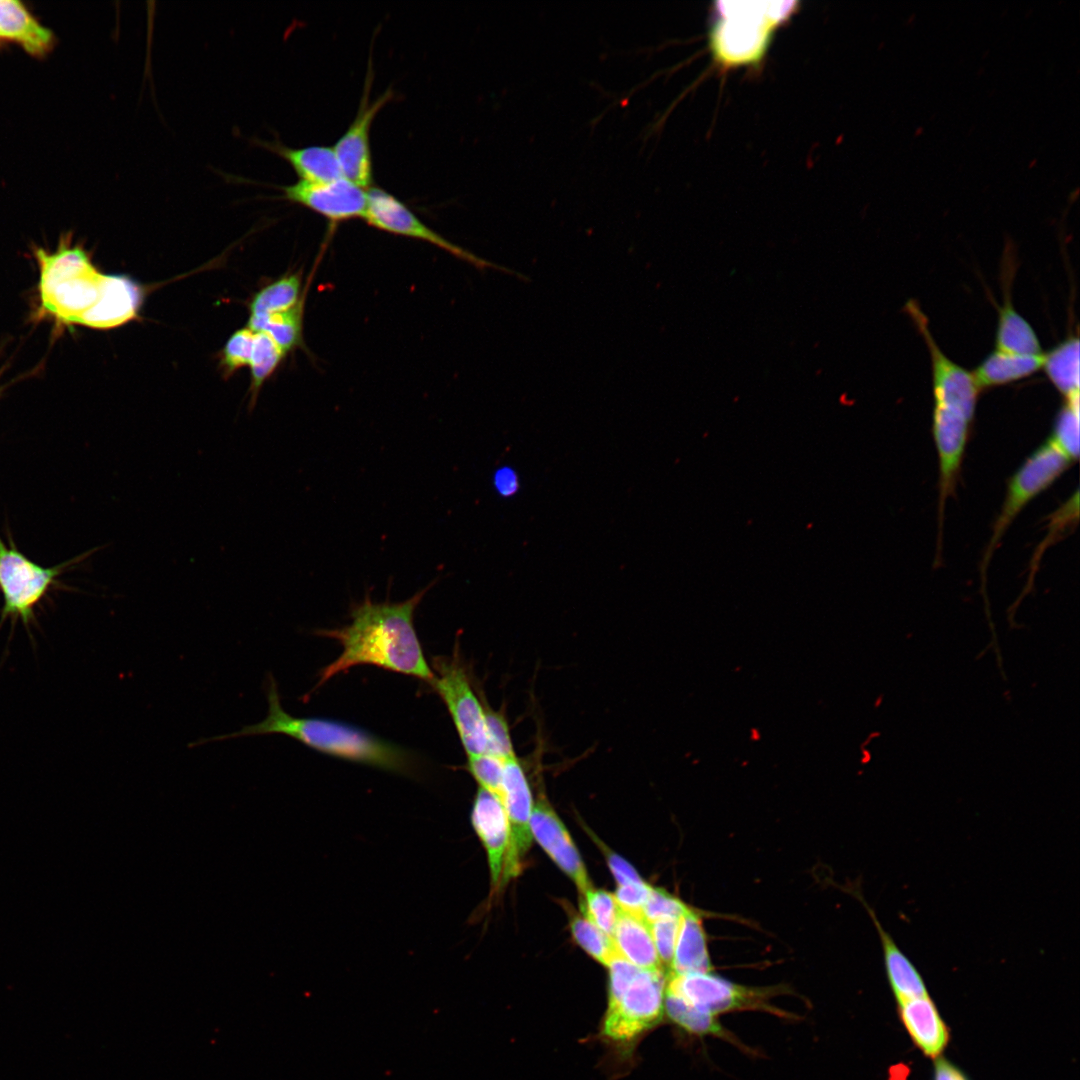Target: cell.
<instances>
[{"label":"cell","mask_w":1080,"mask_h":1080,"mask_svg":"<svg viewBox=\"0 0 1080 1080\" xmlns=\"http://www.w3.org/2000/svg\"><path fill=\"white\" fill-rule=\"evenodd\" d=\"M431 585L400 603H373L369 596L351 610V623L319 631L336 639L342 653L319 673L315 688L357 665H373L428 683L434 678L417 637L414 612Z\"/></svg>","instance_id":"obj_1"},{"label":"cell","mask_w":1080,"mask_h":1080,"mask_svg":"<svg viewBox=\"0 0 1080 1080\" xmlns=\"http://www.w3.org/2000/svg\"><path fill=\"white\" fill-rule=\"evenodd\" d=\"M470 819L487 855L491 886L497 890L501 885L511 840L506 811L497 796L479 787L473 800Z\"/></svg>","instance_id":"obj_16"},{"label":"cell","mask_w":1080,"mask_h":1080,"mask_svg":"<svg viewBox=\"0 0 1080 1080\" xmlns=\"http://www.w3.org/2000/svg\"><path fill=\"white\" fill-rule=\"evenodd\" d=\"M431 685L445 703L467 756L486 753L487 739L482 701L461 663L457 650L451 657H435Z\"/></svg>","instance_id":"obj_4"},{"label":"cell","mask_w":1080,"mask_h":1080,"mask_svg":"<svg viewBox=\"0 0 1080 1080\" xmlns=\"http://www.w3.org/2000/svg\"><path fill=\"white\" fill-rule=\"evenodd\" d=\"M971 421L955 408L934 404L932 432L939 461V537L945 503L955 488Z\"/></svg>","instance_id":"obj_14"},{"label":"cell","mask_w":1080,"mask_h":1080,"mask_svg":"<svg viewBox=\"0 0 1080 1080\" xmlns=\"http://www.w3.org/2000/svg\"><path fill=\"white\" fill-rule=\"evenodd\" d=\"M143 300L142 289L132 280L119 275H106L98 302L77 321L93 329H111L137 317Z\"/></svg>","instance_id":"obj_17"},{"label":"cell","mask_w":1080,"mask_h":1080,"mask_svg":"<svg viewBox=\"0 0 1080 1080\" xmlns=\"http://www.w3.org/2000/svg\"><path fill=\"white\" fill-rule=\"evenodd\" d=\"M904 310L929 350L934 404L955 408L973 420L981 391L973 373L953 362L939 348L930 332L928 319L915 300L907 301Z\"/></svg>","instance_id":"obj_11"},{"label":"cell","mask_w":1080,"mask_h":1080,"mask_svg":"<svg viewBox=\"0 0 1080 1080\" xmlns=\"http://www.w3.org/2000/svg\"><path fill=\"white\" fill-rule=\"evenodd\" d=\"M606 857L609 869L614 875L618 886L642 881L637 871L625 859L611 852H607Z\"/></svg>","instance_id":"obj_40"},{"label":"cell","mask_w":1080,"mask_h":1080,"mask_svg":"<svg viewBox=\"0 0 1080 1080\" xmlns=\"http://www.w3.org/2000/svg\"><path fill=\"white\" fill-rule=\"evenodd\" d=\"M254 332L248 327L236 331L226 342L222 352V367L226 375L249 365Z\"/></svg>","instance_id":"obj_37"},{"label":"cell","mask_w":1080,"mask_h":1080,"mask_svg":"<svg viewBox=\"0 0 1080 1080\" xmlns=\"http://www.w3.org/2000/svg\"><path fill=\"white\" fill-rule=\"evenodd\" d=\"M514 480L510 472H498L496 476V485L502 493L511 492Z\"/></svg>","instance_id":"obj_42"},{"label":"cell","mask_w":1080,"mask_h":1080,"mask_svg":"<svg viewBox=\"0 0 1080 1080\" xmlns=\"http://www.w3.org/2000/svg\"><path fill=\"white\" fill-rule=\"evenodd\" d=\"M1044 353L1023 355L994 350L972 372L983 388L1009 384L1029 377L1042 369Z\"/></svg>","instance_id":"obj_24"},{"label":"cell","mask_w":1080,"mask_h":1080,"mask_svg":"<svg viewBox=\"0 0 1080 1080\" xmlns=\"http://www.w3.org/2000/svg\"><path fill=\"white\" fill-rule=\"evenodd\" d=\"M264 688L268 712L262 721L233 733L199 739L191 746L240 737L283 734L318 752L340 759L399 774L415 772V755L369 731L341 721L288 714L281 705L277 683L270 673Z\"/></svg>","instance_id":"obj_2"},{"label":"cell","mask_w":1080,"mask_h":1080,"mask_svg":"<svg viewBox=\"0 0 1080 1080\" xmlns=\"http://www.w3.org/2000/svg\"><path fill=\"white\" fill-rule=\"evenodd\" d=\"M583 915L608 936H612L619 914L614 895L603 889H589L581 901Z\"/></svg>","instance_id":"obj_33"},{"label":"cell","mask_w":1080,"mask_h":1080,"mask_svg":"<svg viewBox=\"0 0 1080 1080\" xmlns=\"http://www.w3.org/2000/svg\"><path fill=\"white\" fill-rule=\"evenodd\" d=\"M2 373H3V368L0 369V378H1ZM1 392H2V388L0 387V394H1Z\"/></svg>","instance_id":"obj_43"},{"label":"cell","mask_w":1080,"mask_h":1080,"mask_svg":"<svg viewBox=\"0 0 1080 1080\" xmlns=\"http://www.w3.org/2000/svg\"><path fill=\"white\" fill-rule=\"evenodd\" d=\"M62 568L42 567L19 552L8 548L0 538V592L4 605L1 623L6 618L21 620L26 627L34 619V610L54 585Z\"/></svg>","instance_id":"obj_8"},{"label":"cell","mask_w":1080,"mask_h":1080,"mask_svg":"<svg viewBox=\"0 0 1080 1080\" xmlns=\"http://www.w3.org/2000/svg\"><path fill=\"white\" fill-rule=\"evenodd\" d=\"M1003 304L998 308L996 349L1004 352L1037 355L1042 349L1036 332L1013 307L1010 295L1011 278L1005 279Z\"/></svg>","instance_id":"obj_25"},{"label":"cell","mask_w":1080,"mask_h":1080,"mask_svg":"<svg viewBox=\"0 0 1080 1080\" xmlns=\"http://www.w3.org/2000/svg\"><path fill=\"white\" fill-rule=\"evenodd\" d=\"M865 906L879 933L888 980L898 1003L928 996L925 983L916 967L884 930L874 912L867 904Z\"/></svg>","instance_id":"obj_22"},{"label":"cell","mask_w":1080,"mask_h":1080,"mask_svg":"<svg viewBox=\"0 0 1080 1080\" xmlns=\"http://www.w3.org/2000/svg\"><path fill=\"white\" fill-rule=\"evenodd\" d=\"M530 829L532 836L555 864L585 894L592 888L586 868L566 827L544 795L533 805Z\"/></svg>","instance_id":"obj_15"},{"label":"cell","mask_w":1080,"mask_h":1080,"mask_svg":"<svg viewBox=\"0 0 1080 1080\" xmlns=\"http://www.w3.org/2000/svg\"><path fill=\"white\" fill-rule=\"evenodd\" d=\"M482 705L487 739L486 753L502 760L516 756L505 713L493 709L484 697Z\"/></svg>","instance_id":"obj_34"},{"label":"cell","mask_w":1080,"mask_h":1080,"mask_svg":"<svg viewBox=\"0 0 1080 1080\" xmlns=\"http://www.w3.org/2000/svg\"><path fill=\"white\" fill-rule=\"evenodd\" d=\"M301 277L299 274L286 275L256 293L249 305L248 325L270 315L287 311L297 305L300 299Z\"/></svg>","instance_id":"obj_27"},{"label":"cell","mask_w":1080,"mask_h":1080,"mask_svg":"<svg viewBox=\"0 0 1080 1080\" xmlns=\"http://www.w3.org/2000/svg\"><path fill=\"white\" fill-rule=\"evenodd\" d=\"M1071 464L1051 442L1039 447L1010 478L1000 514L993 525L981 565L982 577L995 548L1022 509L1048 488Z\"/></svg>","instance_id":"obj_5"},{"label":"cell","mask_w":1080,"mask_h":1080,"mask_svg":"<svg viewBox=\"0 0 1080 1080\" xmlns=\"http://www.w3.org/2000/svg\"><path fill=\"white\" fill-rule=\"evenodd\" d=\"M303 300L293 308L248 325L253 332H265L285 352L302 344Z\"/></svg>","instance_id":"obj_28"},{"label":"cell","mask_w":1080,"mask_h":1080,"mask_svg":"<svg viewBox=\"0 0 1080 1080\" xmlns=\"http://www.w3.org/2000/svg\"><path fill=\"white\" fill-rule=\"evenodd\" d=\"M362 218L371 227L427 242L478 269H498L526 280L525 276L489 262L450 242L422 222L404 202L383 188L371 186L367 190V204Z\"/></svg>","instance_id":"obj_7"},{"label":"cell","mask_w":1080,"mask_h":1080,"mask_svg":"<svg viewBox=\"0 0 1080 1080\" xmlns=\"http://www.w3.org/2000/svg\"><path fill=\"white\" fill-rule=\"evenodd\" d=\"M619 955L641 969L662 968L648 921L642 913L619 908L611 936Z\"/></svg>","instance_id":"obj_21"},{"label":"cell","mask_w":1080,"mask_h":1080,"mask_svg":"<svg viewBox=\"0 0 1080 1080\" xmlns=\"http://www.w3.org/2000/svg\"><path fill=\"white\" fill-rule=\"evenodd\" d=\"M935 1080H967L954 1065L942 1057L935 1061Z\"/></svg>","instance_id":"obj_41"},{"label":"cell","mask_w":1080,"mask_h":1080,"mask_svg":"<svg viewBox=\"0 0 1080 1080\" xmlns=\"http://www.w3.org/2000/svg\"><path fill=\"white\" fill-rule=\"evenodd\" d=\"M664 1007L669 1017L690 1033L719 1037L727 1036V1032L721 1026L717 1016L689 1005L680 997L666 991V989Z\"/></svg>","instance_id":"obj_30"},{"label":"cell","mask_w":1080,"mask_h":1080,"mask_svg":"<svg viewBox=\"0 0 1080 1080\" xmlns=\"http://www.w3.org/2000/svg\"><path fill=\"white\" fill-rule=\"evenodd\" d=\"M680 922L681 918H664L648 922L661 966L667 975L674 956Z\"/></svg>","instance_id":"obj_36"},{"label":"cell","mask_w":1080,"mask_h":1080,"mask_svg":"<svg viewBox=\"0 0 1080 1080\" xmlns=\"http://www.w3.org/2000/svg\"><path fill=\"white\" fill-rule=\"evenodd\" d=\"M285 352L265 332H254L252 351L249 361L251 368V386L249 409L256 404L258 393L267 378L275 371L285 356Z\"/></svg>","instance_id":"obj_29"},{"label":"cell","mask_w":1080,"mask_h":1080,"mask_svg":"<svg viewBox=\"0 0 1080 1080\" xmlns=\"http://www.w3.org/2000/svg\"><path fill=\"white\" fill-rule=\"evenodd\" d=\"M667 974L661 969H639L621 996L608 1003L604 1033L613 1040H632L662 1017Z\"/></svg>","instance_id":"obj_6"},{"label":"cell","mask_w":1080,"mask_h":1080,"mask_svg":"<svg viewBox=\"0 0 1080 1080\" xmlns=\"http://www.w3.org/2000/svg\"><path fill=\"white\" fill-rule=\"evenodd\" d=\"M282 197L324 217L331 226L362 218L367 204V190L346 178L326 183L302 180L280 186Z\"/></svg>","instance_id":"obj_13"},{"label":"cell","mask_w":1080,"mask_h":1080,"mask_svg":"<svg viewBox=\"0 0 1080 1080\" xmlns=\"http://www.w3.org/2000/svg\"><path fill=\"white\" fill-rule=\"evenodd\" d=\"M504 760L483 753L468 756L464 768L472 775L481 788L500 799Z\"/></svg>","instance_id":"obj_35"},{"label":"cell","mask_w":1080,"mask_h":1080,"mask_svg":"<svg viewBox=\"0 0 1080 1080\" xmlns=\"http://www.w3.org/2000/svg\"><path fill=\"white\" fill-rule=\"evenodd\" d=\"M0 41L21 46L33 56H43L55 45L53 32L17 0H0Z\"/></svg>","instance_id":"obj_19"},{"label":"cell","mask_w":1080,"mask_h":1080,"mask_svg":"<svg viewBox=\"0 0 1080 1080\" xmlns=\"http://www.w3.org/2000/svg\"><path fill=\"white\" fill-rule=\"evenodd\" d=\"M712 964L700 915L691 908L682 916L669 975L709 973Z\"/></svg>","instance_id":"obj_23"},{"label":"cell","mask_w":1080,"mask_h":1080,"mask_svg":"<svg viewBox=\"0 0 1080 1080\" xmlns=\"http://www.w3.org/2000/svg\"><path fill=\"white\" fill-rule=\"evenodd\" d=\"M1047 377L1064 399L1079 395V339L1069 336L1048 353L1043 366Z\"/></svg>","instance_id":"obj_26"},{"label":"cell","mask_w":1080,"mask_h":1080,"mask_svg":"<svg viewBox=\"0 0 1080 1080\" xmlns=\"http://www.w3.org/2000/svg\"><path fill=\"white\" fill-rule=\"evenodd\" d=\"M254 144L285 160L295 171L299 180L326 183L344 177L332 147L312 145L293 148L286 146L278 139L272 141L254 139Z\"/></svg>","instance_id":"obj_18"},{"label":"cell","mask_w":1080,"mask_h":1080,"mask_svg":"<svg viewBox=\"0 0 1080 1080\" xmlns=\"http://www.w3.org/2000/svg\"><path fill=\"white\" fill-rule=\"evenodd\" d=\"M33 255L39 268L38 318L52 320L57 328L76 325L100 299L106 274L68 235L62 236L54 252L36 247Z\"/></svg>","instance_id":"obj_3"},{"label":"cell","mask_w":1080,"mask_h":1080,"mask_svg":"<svg viewBox=\"0 0 1080 1080\" xmlns=\"http://www.w3.org/2000/svg\"><path fill=\"white\" fill-rule=\"evenodd\" d=\"M500 801L506 811L511 833L502 873L503 885L520 872L522 859L529 851L533 839L530 829L534 805L532 791L517 756L504 760Z\"/></svg>","instance_id":"obj_12"},{"label":"cell","mask_w":1080,"mask_h":1080,"mask_svg":"<svg viewBox=\"0 0 1080 1080\" xmlns=\"http://www.w3.org/2000/svg\"><path fill=\"white\" fill-rule=\"evenodd\" d=\"M690 909L685 903L661 888H653L644 905L643 915L648 922L664 918H682Z\"/></svg>","instance_id":"obj_38"},{"label":"cell","mask_w":1080,"mask_h":1080,"mask_svg":"<svg viewBox=\"0 0 1080 1080\" xmlns=\"http://www.w3.org/2000/svg\"><path fill=\"white\" fill-rule=\"evenodd\" d=\"M570 929L575 942L601 964L608 966L615 957L619 956L612 938L584 915H575L571 920Z\"/></svg>","instance_id":"obj_32"},{"label":"cell","mask_w":1080,"mask_h":1080,"mask_svg":"<svg viewBox=\"0 0 1080 1080\" xmlns=\"http://www.w3.org/2000/svg\"><path fill=\"white\" fill-rule=\"evenodd\" d=\"M652 889V886L642 880L640 882L619 885L614 897L619 908L643 914L644 905L646 904Z\"/></svg>","instance_id":"obj_39"},{"label":"cell","mask_w":1080,"mask_h":1080,"mask_svg":"<svg viewBox=\"0 0 1080 1080\" xmlns=\"http://www.w3.org/2000/svg\"><path fill=\"white\" fill-rule=\"evenodd\" d=\"M666 991L675 994L689 1005L717 1016L718 1014L758 1009L773 1011L769 999L774 991L735 984L709 973H690L667 976Z\"/></svg>","instance_id":"obj_9"},{"label":"cell","mask_w":1080,"mask_h":1080,"mask_svg":"<svg viewBox=\"0 0 1080 1080\" xmlns=\"http://www.w3.org/2000/svg\"><path fill=\"white\" fill-rule=\"evenodd\" d=\"M372 76L370 61L356 116L332 147L344 178L366 190L373 183L371 126L379 111L395 96L392 89H387L376 99L370 100Z\"/></svg>","instance_id":"obj_10"},{"label":"cell","mask_w":1080,"mask_h":1080,"mask_svg":"<svg viewBox=\"0 0 1080 1080\" xmlns=\"http://www.w3.org/2000/svg\"><path fill=\"white\" fill-rule=\"evenodd\" d=\"M901 1019L916 1045L938 1057L948 1042V1031L929 995L898 1003Z\"/></svg>","instance_id":"obj_20"},{"label":"cell","mask_w":1080,"mask_h":1080,"mask_svg":"<svg viewBox=\"0 0 1080 1080\" xmlns=\"http://www.w3.org/2000/svg\"><path fill=\"white\" fill-rule=\"evenodd\" d=\"M1070 462L1079 456V395L1064 399L1048 439Z\"/></svg>","instance_id":"obj_31"}]
</instances>
